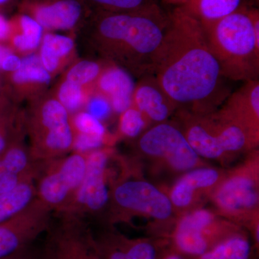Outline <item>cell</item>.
I'll list each match as a JSON object with an SVG mask.
<instances>
[{
  "label": "cell",
  "instance_id": "obj_1",
  "mask_svg": "<svg viewBox=\"0 0 259 259\" xmlns=\"http://www.w3.org/2000/svg\"><path fill=\"white\" fill-rule=\"evenodd\" d=\"M152 74L177 110L215 111L231 94L200 22L182 7L168 13L164 36L153 58Z\"/></svg>",
  "mask_w": 259,
  "mask_h": 259
},
{
  "label": "cell",
  "instance_id": "obj_2",
  "mask_svg": "<svg viewBox=\"0 0 259 259\" xmlns=\"http://www.w3.org/2000/svg\"><path fill=\"white\" fill-rule=\"evenodd\" d=\"M168 23V13L158 4L127 13L98 11L94 37L107 60L141 78L152 74Z\"/></svg>",
  "mask_w": 259,
  "mask_h": 259
},
{
  "label": "cell",
  "instance_id": "obj_3",
  "mask_svg": "<svg viewBox=\"0 0 259 259\" xmlns=\"http://www.w3.org/2000/svg\"><path fill=\"white\" fill-rule=\"evenodd\" d=\"M249 8L243 5L224 18L200 22L209 49L227 80L245 82L258 79L259 38Z\"/></svg>",
  "mask_w": 259,
  "mask_h": 259
},
{
  "label": "cell",
  "instance_id": "obj_4",
  "mask_svg": "<svg viewBox=\"0 0 259 259\" xmlns=\"http://www.w3.org/2000/svg\"><path fill=\"white\" fill-rule=\"evenodd\" d=\"M173 117L194 151L204 161L226 166L258 147V135L218 110L209 113L178 110Z\"/></svg>",
  "mask_w": 259,
  "mask_h": 259
},
{
  "label": "cell",
  "instance_id": "obj_5",
  "mask_svg": "<svg viewBox=\"0 0 259 259\" xmlns=\"http://www.w3.org/2000/svg\"><path fill=\"white\" fill-rule=\"evenodd\" d=\"M134 163L117 182L111 194L105 226L129 223L133 218H146L153 222L151 236L166 239L177 219L167 191L141 176Z\"/></svg>",
  "mask_w": 259,
  "mask_h": 259
},
{
  "label": "cell",
  "instance_id": "obj_6",
  "mask_svg": "<svg viewBox=\"0 0 259 259\" xmlns=\"http://www.w3.org/2000/svg\"><path fill=\"white\" fill-rule=\"evenodd\" d=\"M131 166V160L117 154L112 146L88 153L82 183L73 202L62 212L75 214L88 221L96 220L104 224L114 187Z\"/></svg>",
  "mask_w": 259,
  "mask_h": 259
},
{
  "label": "cell",
  "instance_id": "obj_7",
  "mask_svg": "<svg viewBox=\"0 0 259 259\" xmlns=\"http://www.w3.org/2000/svg\"><path fill=\"white\" fill-rule=\"evenodd\" d=\"M137 163L144 162L151 174L177 178L197 167L207 166L189 144L173 120L155 124L139 136L136 143Z\"/></svg>",
  "mask_w": 259,
  "mask_h": 259
},
{
  "label": "cell",
  "instance_id": "obj_8",
  "mask_svg": "<svg viewBox=\"0 0 259 259\" xmlns=\"http://www.w3.org/2000/svg\"><path fill=\"white\" fill-rule=\"evenodd\" d=\"M246 156L238 166L226 171L209 201L221 217L248 229L258 219V151L253 150Z\"/></svg>",
  "mask_w": 259,
  "mask_h": 259
},
{
  "label": "cell",
  "instance_id": "obj_9",
  "mask_svg": "<svg viewBox=\"0 0 259 259\" xmlns=\"http://www.w3.org/2000/svg\"><path fill=\"white\" fill-rule=\"evenodd\" d=\"M25 134L32 157L48 161L72 152L74 134L71 116L56 98L35 102L24 114Z\"/></svg>",
  "mask_w": 259,
  "mask_h": 259
},
{
  "label": "cell",
  "instance_id": "obj_10",
  "mask_svg": "<svg viewBox=\"0 0 259 259\" xmlns=\"http://www.w3.org/2000/svg\"><path fill=\"white\" fill-rule=\"evenodd\" d=\"M243 229L212 209L202 207L177 217L166 239L168 248L189 258L203 254Z\"/></svg>",
  "mask_w": 259,
  "mask_h": 259
},
{
  "label": "cell",
  "instance_id": "obj_11",
  "mask_svg": "<svg viewBox=\"0 0 259 259\" xmlns=\"http://www.w3.org/2000/svg\"><path fill=\"white\" fill-rule=\"evenodd\" d=\"M87 163L88 153L78 152L45 161L35 181L37 198L53 213L64 212L82 183Z\"/></svg>",
  "mask_w": 259,
  "mask_h": 259
},
{
  "label": "cell",
  "instance_id": "obj_12",
  "mask_svg": "<svg viewBox=\"0 0 259 259\" xmlns=\"http://www.w3.org/2000/svg\"><path fill=\"white\" fill-rule=\"evenodd\" d=\"M41 250L44 259H102L88 221L70 213H54Z\"/></svg>",
  "mask_w": 259,
  "mask_h": 259
},
{
  "label": "cell",
  "instance_id": "obj_13",
  "mask_svg": "<svg viewBox=\"0 0 259 259\" xmlns=\"http://www.w3.org/2000/svg\"><path fill=\"white\" fill-rule=\"evenodd\" d=\"M52 216V211L35 197L23 210L0 223V259L31 245L49 229Z\"/></svg>",
  "mask_w": 259,
  "mask_h": 259
},
{
  "label": "cell",
  "instance_id": "obj_14",
  "mask_svg": "<svg viewBox=\"0 0 259 259\" xmlns=\"http://www.w3.org/2000/svg\"><path fill=\"white\" fill-rule=\"evenodd\" d=\"M226 170L207 166L197 167L177 177L167 191L177 218L208 202Z\"/></svg>",
  "mask_w": 259,
  "mask_h": 259
},
{
  "label": "cell",
  "instance_id": "obj_15",
  "mask_svg": "<svg viewBox=\"0 0 259 259\" xmlns=\"http://www.w3.org/2000/svg\"><path fill=\"white\" fill-rule=\"evenodd\" d=\"M106 228L95 236L102 259H158L168 248L167 240L157 237L131 238L114 229Z\"/></svg>",
  "mask_w": 259,
  "mask_h": 259
},
{
  "label": "cell",
  "instance_id": "obj_16",
  "mask_svg": "<svg viewBox=\"0 0 259 259\" xmlns=\"http://www.w3.org/2000/svg\"><path fill=\"white\" fill-rule=\"evenodd\" d=\"M132 105L144 115L148 123L153 125L169 120L177 111L176 105L153 74L143 76L136 83Z\"/></svg>",
  "mask_w": 259,
  "mask_h": 259
},
{
  "label": "cell",
  "instance_id": "obj_17",
  "mask_svg": "<svg viewBox=\"0 0 259 259\" xmlns=\"http://www.w3.org/2000/svg\"><path fill=\"white\" fill-rule=\"evenodd\" d=\"M221 113L259 136V81H245L218 109Z\"/></svg>",
  "mask_w": 259,
  "mask_h": 259
},
{
  "label": "cell",
  "instance_id": "obj_18",
  "mask_svg": "<svg viewBox=\"0 0 259 259\" xmlns=\"http://www.w3.org/2000/svg\"><path fill=\"white\" fill-rule=\"evenodd\" d=\"M29 16L49 30H69L74 28L83 14L79 0H50L29 3Z\"/></svg>",
  "mask_w": 259,
  "mask_h": 259
},
{
  "label": "cell",
  "instance_id": "obj_19",
  "mask_svg": "<svg viewBox=\"0 0 259 259\" xmlns=\"http://www.w3.org/2000/svg\"><path fill=\"white\" fill-rule=\"evenodd\" d=\"M135 88L136 83L128 71L112 64L104 68L93 91L107 97L113 112L120 115L132 105Z\"/></svg>",
  "mask_w": 259,
  "mask_h": 259
},
{
  "label": "cell",
  "instance_id": "obj_20",
  "mask_svg": "<svg viewBox=\"0 0 259 259\" xmlns=\"http://www.w3.org/2000/svg\"><path fill=\"white\" fill-rule=\"evenodd\" d=\"M8 38L12 47L20 52L35 50L41 42V25L27 14L19 15L9 21Z\"/></svg>",
  "mask_w": 259,
  "mask_h": 259
},
{
  "label": "cell",
  "instance_id": "obj_21",
  "mask_svg": "<svg viewBox=\"0 0 259 259\" xmlns=\"http://www.w3.org/2000/svg\"><path fill=\"white\" fill-rule=\"evenodd\" d=\"M40 62L50 74L55 73L69 58L74 49L71 37L57 34H47L40 42Z\"/></svg>",
  "mask_w": 259,
  "mask_h": 259
},
{
  "label": "cell",
  "instance_id": "obj_22",
  "mask_svg": "<svg viewBox=\"0 0 259 259\" xmlns=\"http://www.w3.org/2000/svg\"><path fill=\"white\" fill-rule=\"evenodd\" d=\"M253 244L245 229L237 232L223 240L212 249L187 259H251Z\"/></svg>",
  "mask_w": 259,
  "mask_h": 259
},
{
  "label": "cell",
  "instance_id": "obj_23",
  "mask_svg": "<svg viewBox=\"0 0 259 259\" xmlns=\"http://www.w3.org/2000/svg\"><path fill=\"white\" fill-rule=\"evenodd\" d=\"M11 79L19 90L31 91L49 84L51 76L44 69L39 56L31 54L22 59L21 66L12 73Z\"/></svg>",
  "mask_w": 259,
  "mask_h": 259
},
{
  "label": "cell",
  "instance_id": "obj_24",
  "mask_svg": "<svg viewBox=\"0 0 259 259\" xmlns=\"http://www.w3.org/2000/svg\"><path fill=\"white\" fill-rule=\"evenodd\" d=\"M243 0H189L182 7L199 22H210L234 13L243 5Z\"/></svg>",
  "mask_w": 259,
  "mask_h": 259
},
{
  "label": "cell",
  "instance_id": "obj_25",
  "mask_svg": "<svg viewBox=\"0 0 259 259\" xmlns=\"http://www.w3.org/2000/svg\"><path fill=\"white\" fill-rule=\"evenodd\" d=\"M35 197V182L22 184L14 190L0 194V223L23 210Z\"/></svg>",
  "mask_w": 259,
  "mask_h": 259
},
{
  "label": "cell",
  "instance_id": "obj_26",
  "mask_svg": "<svg viewBox=\"0 0 259 259\" xmlns=\"http://www.w3.org/2000/svg\"><path fill=\"white\" fill-rule=\"evenodd\" d=\"M93 91L92 89L84 88L69 80H64L59 87L56 99L71 116L82 111L88 97Z\"/></svg>",
  "mask_w": 259,
  "mask_h": 259
},
{
  "label": "cell",
  "instance_id": "obj_27",
  "mask_svg": "<svg viewBox=\"0 0 259 259\" xmlns=\"http://www.w3.org/2000/svg\"><path fill=\"white\" fill-rule=\"evenodd\" d=\"M71 124L73 134H81L85 136H97L115 141V138L107 134L105 125L93 115L85 110L76 112L71 115Z\"/></svg>",
  "mask_w": 259,
  "mask_h": 259
},
{
  "label": "cell",
  "instance_id": "obj_28",
  "mask_svg": "<svg viewBox=\"0 0 259 259\" xmlns=\"http://www.w3.org/2000/svg\"><path fill=\"white\" fill-rule=\"evenodd\" d=\"M148 121L134 105L120 114L118 134L124 139H137L146 130Z\"/></svg>",
  "mask_w": 259,
  "mask_h": 259
},
{
  "label": "cell",
  "instance_id": "obj_29",
  "mask_svg": "<svg viewBox=\"0 0 259 259\" xmlns=\"http://www.w3.org/2000/svg\"><path fill=\"white\" fill-rule=\"evenodd\" d=\"M104 68L101 64L95 61H80L67 71L66 80L93 90L94 85L96 83Z\"/></svg>",
  "mask_w": 259,
  "mask_h": 259
},
{
  "label": "cell",
  "instance_id": "obj_30",
  "mask_svg": "<svg viewBox=\"0 0 259 259\" xmlns=\"http://www.w3.org/2000/svg\"><path fill=\"white\" fill-rule=\"evenodd\" d=\"M98 11L127 13L139 11L158 4L157 0H88Z\"/></svg>",
  "mask_w": 259,
  "mask_h": 259
},
{
  "label": "cell",
  "instance_id": "obj_31",
  "mask_svg": "<svg viewBox=\"0 0 259 259\" xmlns=\"http://www.w3.org/2000/svg\"><path fill=\"white\" fill-rule=\"evenodd\" d=\"M85 109V111L93 115L102 123L104 121L107 120L113 112L111 105L107 97L95 91L92 92L89 96Z\"/></svg>",
  "mask_w": 259,
  "mask_h": 259
},
{
  "label": "cell",
  "instance_id": "obj_32",
  "mask_svg": "<svg viewBox=\"0 0 259 259\" xmlns=\"http://www.w3.org/2000/svg\"><path fill=\"white\" fill-rule=\"evenodd\" d=\"M23 117L18 122L0 131V156L10 146L23 141L25 134Z\"/></svg>",
  "mask_w": 259,
  "mask_h": 259
},
{
  "label": "cell",
  "instance_id": "obj_33",
  "mask_svg": "<svg viewBox=\"0 0 259 259\" xmlns=\"http://www.w3.org/2000/svg\"><path fill=\"white\" fill-rule=\"evenodd\" d=\"M26 182H29L10 171L0 161V194L14 190Z\"/></svg>",
  "mask_w": 259,
  "mask_h": 259
},
{
  "label": "cell",
  "instance_id": "obj_34",
  "mask_svg": "<svg viewBox=\"0 0 259 259\" xmlns=\"http://www.w3.org/2000/svg\"><path fill=\"white\" fill-rule=\"evenodd\" d=\"M22 59L19 56L10 53L2 61L0 69L7 72L13 73L20 69L21 66Z\"/></svg>",
  "mask_w": 259,
  "mask_h": 259
},
{
  "label": "cell",
  "instance_id": "obj_35",
  "mask_svg": "<svg viewBox=\"0 0 259 259\" xmlns=\"http://www.w3.org/2000/svg\"><path fill=\"white\" fill-rule=\"evenodd\" d=\"M1 259H44L41 250H36L32 248V245L24 249L17 252L14 254Z\"/></svg>",
  "mask_w": 259,
  "mask_h": 259
},
{
  "label": "cell",
  "instance_id": "obj_36",
  "mask_svg": "<svg viewBox=\"0 0 259 259\" xmlns=\"http://www.w3.org/2000/svg\"><path fill=\"white\" fill-rule=\"evenodd\" d=\"M9 32V21H8L3 15L0 14V41L8 38Z\"/></svg>",
  "mask_w": 259,
  "mask_h": 259
},
{
  "label": "cell",
  "instance_id": "obj_37",
  "mask_svg": "<svg viewBox=\"0 0 259 259\" xmlns=\"http://www.w3.org/2000/svg\"><path fill=\"white\" fill-rule=\"evenodd\" d=\"M158 259H187L183 255L177 253L175 250L171 248H167L162 253L161 256Z\"/></svg>",
  "mask_w": 259,
  "mask_h": 259
},
{
  "label": "cell",
  "instance_id": "obj_38",
  "mask_svg": "<svg viewBox=\"0 0 259 259\" xmlns=\"http://www.w3.org/2000/svg\"><path fill=\"white\" fill-rule=\"evenodd\" d=\"M160 1L165 5H171V6H175V8H180V7H183L184 5L187 4L189 0H160Z\"/></svg>",
  "mask_w": 259,
  "mask_h": 259
},
{
  "label": "cell",
  "instance_id": "obj_39",
  "mask_svg": "<svg viewBox=\"0 0 259 259\" xmlns=\"http://www.w3.org/2000/svg\"><path fill=\"white\" fill-rule=\"evenodd\" d=\"M10 53H12L10 49H8V48L0 45V66H1L2 61L4 59L5 56L10 54Z\"/></svg>",
  "mask_w": 259,
  "mask_h": 259
},
{
  "label": "cell",
  "instance_id": "obj_40",
  "mask_svg": "<svg viewBox=\"0 0 259 259\" xmlns=\"http://www.w3.org/2000/svg\"><path fill=\"white\" fill-rule=\"evenodd\" d=\"M4 102H6V100L5 98H3V92H2L1 88H0V103Z\"/></svg>",
  "mask_w": 259,
  "mask_h": 259
},
{
  "label": "cell",
  "instance_id": "obj_41",
  "mask_svg": "<svg viewBox=\"0 0 259 259\" xmlns=\"http://www.w3.org/2000/svg\"><path fill=\"white\" fill-rule=\"evenodd\" d=\"M10 0H0V7L4 6L7 3H9Z\"/></svg>",
  "mask_w": 259,
  "mask_h": 259
}]
</instances>
